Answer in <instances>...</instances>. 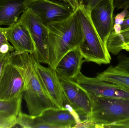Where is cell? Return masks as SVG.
<instances>
[{
  "mask_svg": "<svg viewBox=\"0 0 129 128\" xmlns=\"http://www.w3.org/2000/svg\"><path fill=\"white\" fill-rule=\"evenodd\" d=\"M35 61L33 55L29 53L14 51L11 53L10 62L19 72L23 80V98L29 115L37 116L48 109L59 108L45 91L36 71Z\"/></svg>",
  "mask_w": 129,
  "mask_h": 128,
  "instance_id": "1",
  "label": "cell"
},
{
  "mask_svg": "<svg viewBox=\"0 0 129 128\" xmlns=\"http://www.w3.org/2000/svg\"><path fill=\"white\" fill-rule=\"evenodd\" d=\"M49 34L48 67L54 70L67 53L78 47L83 40V33L77 10L62 21L47 26Z\"/></svg>",
  "mask_w": 129,
  "mask_h": 128,
  "instance_id": "2",
  "label": "cell"
},
{
  "mask_svg": "<svg viewBox=\"0 0 129 128\" xmlns=\"http://www.w3.org/2000/svg\"><path fill=\"white\" fill-rule=\"evenodd\" d=\"M79 5L77 12L83 37L78 48L84 61L94 62L99 65L110 64L111 60L110 52L92 23L90 11L85 7L83 0H79Z\"/></svg>",
  "mask_w": 129,
  "mask_h": 128,
  "instance_id": "3",
  "label": "cell"
},
{
  "mask_svg": "<svg viewBox=\"0 0 129 128\" xmlns=\"http://www.w3.org/2000/svg\"><path fill=\"white\" fill-rule=\"evenodd\" d=\"M91 112L88 121L91 128H108L129 119V98H113L89 94Z\"/></svg>",
  "mask_w": 129,
  "mask_h": 128,
  "instance_id": "4",
  "label": "cell"
},
{
  "mask_svg": "<svg viewBox=\"0 0 129 128\" xmlns=\"http://www.w3.org/2000/svg\"><path fill=\"white\" fill-rule=\"evenodd\" d=\"M19 20L28 30L35 45L33 56L37 61L42 64L48 62L49 34L47 27L28 8L22 14Z\"/></svg>",
  "mask_w": 129,
  "mask_h": 128,
  "instance_id": "5",
  "label": "cell"
},
{
  "mask_svg": "<svg viewBox=\"0 0 129 128\" xmlns=\"http://www.w3.org/2000/svg\"><path fill=\"white\" fill-rule=\"evenodd\" d=\"M59 78L66 100L64 107L70 106L78 116L81 123L88 121L91 112L89 94L75 80Z\"/></svg>",
  "mask_w": 129,
  "mask_h": 128,
  "instance_id": "6",
  "label": "cell"
},
{
  "mask_svg": "<svg viewBox=\"0 0 129 128\" xmlns=\"http://www.w3.org/2000/svg\"><path fill=\"white\" fill-rule=\"evenodd\" d=\"M28 8L47 27L65 20L76 10L61 0H32Z\"/></svg>",
  "mask_w": 129,
  "mask_h": 128,
  "instance_id": "7",
  "label": "cell"
},
{
  "mask_svg": "<svg viewBox=\"0 0 129 128\" xmlns=\"http://www.w3.org/2000/svg\"><path fill=\"white\" fill-rule=\"evenodd\" d=\"M74 80L89 94L105 97L129 98V89L103 81L97 77H88L80 72Z\"/></svg>",
  "mask_w": 129,
  "mask_h": 128,
  "instance_id": "8",
  "label": "cell"
},
{
  "mask_svg": "<svg viewBox=\"0 0 129 128\" xmlns=\"http://www.w3.org/2000/svg\"><path fill=\"white\" fill-rule=\"evenodd\" d=\"M115 9L114 1L107 0L101 2L90 12L92 23L101 39L106 45L113 30Z\"/></svg>",
  "mask_w": 129,
  "mask_h": 128,
  "instance_id": "9",
  "label": "cell"
},
{
  "mask_svg": "<svg viewBox=\"0 0 129 128\" xmlns=\"http://www.w3.org/2000/svg\"><path fill=\"white\" fill-rule=\"evenodd\" d=\"M36 117L42 128H76L81 123L78 116L70 107L48 109Z\"/></svg>",
  "mask_w": 129,
  "mask_h": 128,
  "instance_id": "10",
  "label": "cell"
},
{
  "mask_svg": "<svg viewBox=\"0 0 129 128\" xmlns=\"http://www.w3.org/2000/svg\"><path fill=\"white\" fill-rule=\"evenodd\" d=\"M35 68L45 91L59 109L65 108V100L59 78L55 70L42 66L35 59Z\"/></svg>",
  "mask_w": 129,
  "mask_h": 128,
  "instance_id": "11",
  "label": "cell"
},
{
  "mask_svg": "<svg viewBox=\"0 0 129 128\" xmlns=\"http://www.w3.org/2000/svg\"><path fill=\"white\" fill-rule=\"evenodd\" d=\"M24 90L22 76L10 61L0 82V99L8 100L17 97L23 94Z\"/></svg>",
  "mask_w": 129,
  "mask_h": 128,
  "instance_id": "12",
  "label": "cell"
},
{
  "mask_svg": "<svg viewBox=\"0 0 129 128\" xmlns=\"http://www.w3.org/2000/svg\"><path fill=\"white\" fill-rule=\"evenodd\" d=\"M5 34L16 52L34 55L35 45L26 26L19 20L13 25L4 28Z\"/></svg>",
  "mask_w": 129,
  "mask_h": 128,
  "instance_id": "13",
  "label": "cell"
},
{
  "mask_svg": "<svg viewBox=\"0 0 129 128\" xmlns=\"http://www.w3.org/2000/svg\"><path fill=\"white\" fill-rule=\"evenodd\" d=\"M78 47L67 53L61 59L55 70L60 78L74 80L80 73L84 60Z\"/></svg>",
  "mask_w": 129,
  "mask_h": 128,
  "instance_id": "14",
  "label": "cell"
},
{
  "mask_svg": "<svg viewBox=\"0 0 129 128\" xmlns=\"http://www.w3.org/2000/svg\"><path fill=\"white\" fill-rule=\"evenodd\" d=\"M32 0H0V27L13 25L28 8Z\"/></svg>",
  "mask_w": 129,
  "mask_h": 128,
  "instance_id": "15",
  "label": "cell"
},
{
  "mask_svg": "<svg viewBox=\"0 0 129 128\" xmlns=\"http://www.w3.org/2000/svg\"><path fill=\"white\" fill-rule=\"evenodd\" d=\"M99 79L105 82L115 83L129 89V73L111 66L107 69L97 74Z\"/></svg>",
  "mask_w": 129,
  "mask_h": 128,
  "instance_id": "16",
  "label": "cell"
},
{
  "mask_svg": "<svg viewBox=\"0 0 129 128\" xmlns=\"http://www.w3.org/2000/svg\"><path fill=\"white\" fill-rule=\"evenodd\" d=\"M128 43H129V28L122 30L118 34L112 31L106 45L110 53L117 55L123 50V46Z\"/></svg>",
  "mask_w": 129,
  "mask_h": 128,
  "instance_id": "17",
  "label": "cell"
},
{
  "mask_svg": "<svg viewBox=\"0 0 129 128\" xmlns=\"http://www.w3.org/2000/svg\"><path fill=\"white\" fill-rule=\"evenodd\" d=\"M23 94L8 100L0 99V112L17 117L21 112Z\"/></svg>",
  "mask_w": 129,
  "mask_h": 128,
  "instance_id": "18",
  "label": "cell"
},
{
  "mask_svg": "<svg viewBox=\"0 0 129 128\" xmlns=\"http://www.w3.org/2000/svg\"><path fill=\"white\" fill-rule=\"evenodd\" d=\"M17 125V117L0 112V128H10Z\"/></svg>",
  "mask_w": 129,
  "mask_h": 128,
  "instance_id": "19",
  "label": "cell"
},
{
  "mask_svg": "<svg viewBox=\"0 0 129 128\" xmlns=\"http://www.w3.org/2000/svg\"><path fill=\"white\" fill-rule=\"evenodd\" d=\"M15 51L7 39L4 28L0 27V53H11Z\"/></svg>",
  "mask_w": 129,
  "mask_h": 128,
  "instance_id": "20",
  "label": "cell"
},
{
  "mask_svg": "<svg viewBox=\"0 0 129 128\" xmlns=\"http://www.w3.org/2000/svg\"><path fill=\"white\" fill-rule=\"evenodd\" d=\"M117 64L115 67L129 73V57L125 54L121 53L117 57Z\"/></svg>",
  "mask_w": 129,
  "mask_h": 128,
  "instance_id": "21",
  "label": "cell"
},
{
  "mask_svg": "<svg viewBox=\"0 0 129 128\" xmlns=\"http://www.w3.org/2000/svg\"><path fill=\"white\" fill-rule=\"evenodd\" d=\"M11 53H0V82L5 68L7 65L10 62Z\"/></svg>",
  "mask_w": 129,
  "mask_h": 128,
  "instance_id": "22",
  "label": "cell"
},
{
  "mask_svg": "<svg viewBox=\"0 0 129 128\" xmlns=\"http://www.w3.org/2000/svg\"><path fill=\"white\" fill-rule=\"evenodd\" d=\"M129 14V11L127 9H124L122 11L118 14L114 18V24L122 25L125 18Z\"/></svg>",
  "mask_w": 129,
  "mask_h": 128,
  "instance_id": "23",
  "label": "cell"
},
{
  "mask_svg": "<svg viewBox=\"0 0 129 128\" xmlns=\"http://www.w3.org/2000/svg\"><path fill=\"white\" fill-rule=\"evenodd\" d=\"M114 6L115 9H126L129 11V0H114Z\"/></svg>",
  "mask_w": 129,
  "mask_h": 128,
  "instance_id": "24",
  "label": "cell"
},
{
  "mask_svg": "<svg viewBox=\"0 0 129 128\" xmlns=\"http://www.w3.org/2000/svg\"><path fill=\"white\" fill-rule=\"evenodd\" d=\"M107 0H84L83 3L86 9L91 11L92 8H94L96 5L101 2ZM114 1V0H113Z\"/></svg>",
  "mask_w": 129,
  "mask_h": 128,
  "instance_id": "25",
  "label": "cell"
},
{
  "mask_svg": "<svg viewBox=\"0 0 129 128\" xmlns=\"http://www.w3.org/2000/svg\"><path fill=\"white\" fill-rule=\"evenodd\" d=\"M108 128H129V119L113 124Z\"/></svg>",
  "mask_w": 129,
  "mask_h": 128,
  "instance_id": "26",
  "label": "cell"
},
{
  "mask_svg": "<svg viewBox=\"0 0 129 128\" xmlns=\"http://www.w3.org/2000/svg\"><path fill=\"white\" fill-rule=\"evenodd\" d=\"M66 4L71 6L74 10H76L79 5V2L78 0H61Z\"/></svg>",
  "mask_w": 129,
  "mask_h": 128,
  "instance_id": "27",
  "label": "cell"
},
{
  "mask_svg": "<svg viewBox=\"0 0 129 128\" xmlns=\"http://www.w3.org/2000/svg\"><path fill=\"white\" fill-rule=\"evenodd\" d=\"M122 30L129 28V14L125 18L123 23L121 25Z\"/></svg>",
  "mask_w": 129,
  "mask_h": 128,
  "instance_id": "28",
  "label": "cell"
},
{
  "mask_svg": "<svg viewBox=\"0 0 129 128\" xmlns=\"http://www.w3.org/2000/svg\"><path fill=\"white\" fill-rule=\"evenodd\" d=\"M113 31L116 34H120L122 31L121 25L119 24H114V25Z\"/></svg>",
  "mask_w": 129,
  "mask_h": 128,
  "instance_id": "29",
  "label": "cell"
},
{
  "mask_svg": "<svg viewBox=\"0 0 129 128\" xmlns=\"http://www.w3.org/2000/svg\"><path fill=\"white\" fill-rule=\"evenodd\" d=\"M122 50H125L129 52V43L124 44L122 47Z\"/></svg>",
  "mask_w": 129,
  "mask_h": 128,
  "instance_id": "30",
  "label": "cell"
}]
</instances>
